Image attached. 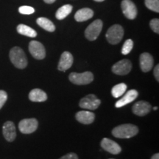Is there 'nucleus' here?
Wrapping results in <instances>:
<instances>
[{
	"label": "nucleus",
	"instance_id": "obj_22",
	"mask_svg": "<svg viewBox=\"0 0 159 159\" xmlns=\"http://www.w3.org/2000/svg\"><path fill=\"white\" fill-rule=\"evenodd\" d=\"M71 11H72V6L71 5H65L57 10L55 13V16L58 20L64 19L66 17L68 16V15L70 14Z\"/></svg>",
	"mask_w": 159,
	"mask_h": 159
},
{
	"label": "nucleus",
	"instance_id": "obj_21",
	"mask_svg": "<svg viewBox=\"0 0 159 159\" xmlns=\"http://www.w3.org/2000/svg\"><path fill=\"white\" fill-rule=\"evenodd\" d=\"M36 22L40 27H42L45 30L49 32H54L55 30V26L50 20L44 17H40L37 19Z\"/></svg>",
	"mask_w": 159,
	"mask_h": 159
},
{
	"label": "nucleus",
	"instance_id": "obj_32",
	"mask_svg": "<svg viewBox=\"0 0 159 159\" xmlns=\"http://www.w3.org/2000/svg\"><path fill=\"white\" fill-rule=\"evenodd\" d=\"M43 1H44L47 4H52V3L55 2V0H43Z\"/></svg>",
	"mask_w": 159,
	"mask_h": 159
},
{
	"label": "nucleus",
	"instance_id": "obj_16",
	"mask_svg": "<svg viewBox=\"0 0 159 159\" xmlns=\"http://www.w3.org/2000/svg\"><path fill=\"white\" fill-rule=\"evenodd\" d=\"M138 95V91L135 90V89H132V90L128 91V92H127V94H125V96H123L119 100L117 101L116 104H115V106H116V108H122V107L125 106V105H126L127 104H129V103L134 101L135 99L137 98Z\"/></svg>",
	"mask_w": 159,
	"mask_h": 159
},
{
	"label": "nucleus",
	"instance_id": "obj_7",
	"mask_svg": "<svg viewBox=\"0 0 159 159\" xmlns=\"http://www.w3.org/2000/svg\"><path fill=\"white\" fill-rule=\"evenodd\" d=\"M101 103V100L99 99L94 94H89L80 99L79 105L80 108L88 110H96Z\"/></svg>",
	"mask_w": 159,
	"mask_h": 159
},
{
	"label": "nucleus",
	"instance_id": "obj_30",
	"mask_svg": "<svg viewBox=\"0 0 159 159\" xmlns=\"http://www.w3.org/2000/svg\"><path fill=\"white\" fill-rule=\"evenodd\" d=\"M154 76L156 77V80L159 81V65L157 64L154 69Z\"/></svg>",
	"mask_w": 159,
	"mask_h": 159
},
{
	"label": "nucleus",
	"instance_id": "obj_14",
	"mask_svg": "<svg viewBox=\"0 0 159 159\" xmlns=\"http://www.w3.org/2000/svg\"><path fill=\"white\" fill-rule=\"evenodd\" d=\"M139 63H140L141 69H142L143 72H148L153 66V57L149 53L144 52L140 55Z\"/></svg>",
	"mask_w": 159,
	"mask_h": 159
},
{
	"label": "nucleus",
	"instance_id": "obj_11",
	"mask_svg": "<svg viewBox=\"0 0 159 159\" xmlns=\"http://www.w3.org/2000/svg\"><path fill=\"white\" fill-rule=\"evenodd\" d=\"M101 147L103 150L113 155L120 153L122 151L121 147L116 142L108 138H104L101 141Z\"/></svg>",
	"mask_w": 159,
	"mask_h": 159
},
{
	"label": "nucleus",
	"instance_id": "obj_12",
	"mask_svg": "<svg viewBox=\"0 0 159 159\" xmlns=\"http://www.w3.org/2000/svg\"><path fill=\"white\" fill-rule=\"evenodd\" d=\"M2 134L5 139L7 142H12L16 139V131L14 123L11 121H7L2 127Z\"/></svg>",
	"mask_w": 159,
	"mask_h": 159
},
{
	"label": "nucleus",
	"instance_id": "obj_23",
	"mask_svg": "<svg viewBox=\"0 0 159 159\" xmlns=\"http://www.w3.org/2000/svg\"><path fill=\"white\" fill-rule=\"evenodd\" d=\"M127 90V85L125 83H119L113 87L111 90V94L115 98H119L125 94Z\"/></svg>",
	"mask_w": 159,
	"mask_h": 159
},
{
	"label": "nucleus",
	"instance_id": "obj_31",
	"mask_svg": "<svg viewBox=\"0 0 159 159\" xmlns=\"http://www.w3.org/2000/svg\"><path fill=\"white\" fill-rule=\"evenodd\" d=\"M151 159H159V154L158 153L154 154L153 156H152V158H151Z\"/></svg>",
	"mask_w": 159,
	"mask_h": 159
},
{
	"label": "nucleus",
	"instance_id": "obj_2",
	"mask_svg": "<svg viewBox=\"0 0 159 159\" xmlns=\"http://www.w3.org/2000/svg\"><path fill=\"white\" fill-rule=\"evenodd\" d=\"M10 59L18 69H25L27 66V59L25 52L19 47H13L10 51Z\"/></svg>",
	"mask_w": 159,
	"mask_h": 159
},
{
	"label": "nucleus",
	"instance_id": "obj_33",
	"mask_svg": "<svg viewBox=\"0 0 159 159\" xmlns=\"http://www.w3.org/2000/svg\"><path fill=\"white\" fill-rule=\"evenodd\" d=\"M94 1H96V2H103L104 0H94Z\"/></svg>",
	"mask_w": 159,
	"mask_h": 159
},
{
	"label": "nucleus",
	"instance_id": "obj_8",
	"mask_svg": "<svg viewBox=\"0 0 159 159\" xmlns=\"http://www.w3.org/2000/svg\"><path fill=\"white\" fill-rule=\"evenodd\" d=\"M29 51L34 58L42 60L46 57V50L41 43L37 41H32L29 43Z\"/></svg>",
	"mask_w": 159,
	"mask_h": 159
},
{
	"label": "nucleus",
	"instance_id": "obj_18",
	"mask_svg": "<svg viewBox=\"0 0 159 159\" xmlns=\"http://www.w3.org/2000/svg\"><path fill=\"white\" fill-rule=\"evenodd\" d=\"M29 99L32 102H41L47 99V95L43 90L39 89H33L29 94Z\"/></svg>",
	"mask_w": 159,
	"mask_h": 159
},
{
	"label": "nucleus",
	"instance_id": "obj_15",
	"mask_svg": "<svg viewBox=\"0 0 159 159\" xmlns=\"http://www.w3.org/2000/svg\"><path fill=\"white\" fill-rule=\"evenodd\" d=\"M133 112L137 116H144L150 113L151 105L146 101H139L135 103L133 106Z\"/></svg>",
	"mask_w": 159,
	"mask_h": 159
},
{
	"label": "nucleus",
	"instance_id": "obj_5",
	"mask_svg": "<svg viewBox=\"0 0 159 159\" xmlns=\"http://www.w3.org/2000/svg\"><path fill=\"white\" fill-rule=\"evenodd\" d=\"M102 21L100 19H97L88 26L85 31V38L89 41H94L100 34L102 29Z\"/></svg>",
	"mask_w": 159,
	"mask_h": 159
},
{
	"label": "nucleus",
	"instance_id": "obj_26",
	"mask_svg": "<svg viewBox=\"0 0 159 159\" xmlns=\"http://www.w3.org/2000/svg\"><path fill=\"white\" fill-rule=\"evenodd\" d=\"M19 11L21 14L30 15L34 13L35 10L33 7H30V6H21L19 8Z\"/></svg>",
	"mask_w": 159,
	"mask_h": 159
},
{
	"label": "nucleus",
	"instance_id": "obj_29",
	"mask_svg": "<svg viewBox=\"0 0 159 159\" xmlns=\"http://www.w3.org/2000/svg\"><path fill=\"white\" fill-rule=\"evenodd\" d=\"M60 159H78V156H77V154L74 153V152H70V153H68L62 156Z\"/></svg>",
	"mask_w": 159,
	"mask_h": 159
},
{
	"label": "nucleus",
	"instance_id": "obj_6",
	"mask_svg": "<svg viewBox=\"0 0 159 159\" xmlns=\"http://www.w3.org/2000/svg\"><path fill=\"white\" fill-rule=\"evenodd\" d=\"M38 125L39 122L36 119H24L19 123V129L24 134H30L37 130Z\"/></svg>",
	"mask_w": 159,
	"mask_h": 159
},
{
	"label": "nucleus",
	"instance_id": "obj_19",
	"mask_svg": "<svg viewBox=\"0 0 159 159\" xmlns=\"http://www.w3.org/2000/svg\"><path fill=\"white\" fill-rule=\"evenodd\" d=\"M94 16V12L90 8H82L77 11L75 15V19L78 22L87 21Z\"/></svg>",
	"mask_w": 159,
	"mask_h": 159
},
{
	"label": "nucleus",
	"instance_id": "obj_28",
	"mask_svg": "<svg viewBox=\"0 0 159 159\" xmlns=\"http://www.w3.org/2000/svg\"><path fill=\"white\" fill-rule=\"evenodd\" d=\"M7 99V94L6 91L3 90H0V109L3 107Z\"/></svg>",
	"mask_w": 159,
	"mask_h": 159
},
{
	"label": "nucleus",
	"instance_id": "obj_13",
	"mask_svg": "<svg viewBox=\"0 0 159 159\" xmlns=\"http://www.w3.org/2000/svg\"><path fill=\"white\" fill-rule=\"evenodd\" d=\"M73 61H74V59H73L72 55L69 52H64L62 53L61 58H60L57 69L61 71L68 70L72 66Z\"/></svg>",
	"mask_w": 159,
	"mask_h": 159
},
{
	"label": "nucleus",
	"instance_id": "obj_25",
	"mask_svg": "<svg viewBox=\"0 0 159 159\" xmlns=\"http://www.w3.org/2000/svg\"><path fill=\"white\" fill-rule=\"evenodd\" d=\"M133 47H134V41L131 39H128L125 41V42L123 44L122 49V53L123 55H128L132 50Z\"/></svg>",
	"mask_w": 159,
	"mask_h": 159
},
{
	"label": "nucleus",
	"instance_id": "obj_20",
	"mask_svg": "<svg viewBox=\"0 0 159 159\" xmlns=\"http://www.w3.org/2000/svg\"><path fill=\"white\" fill-rule=\"evenodd\" d=\"M17 32L19 34L25 35V36L30 37V38H35L36 37L37 33L35 30L31 28L29 26H27L25 25H19L17 27Z\"/></svg>",
	"mask_w": 159,
	"mask_h": 159
},
{
	"label": "nucleus",
	"instance_id": "obj_34",
	"mask_svg": "<svg viewBox=\"0 0 159 159\" xmlns=\"http://www.w3.org/2000/svg\"><path fill=\"white\" fill-rule=\"evenodd\" d=\"M157 109H158V108H157V107H154V108H153V110H155V111L157 110Z\"/></svg>",
	"mask_w": 159,
	"mask_h": 159
},
{
	"label": "nucleus",
	"instance_id": "obj_4",
	"mask_svg": "<svg viewBox=\"0 0 159 159\" xmlns=\"http://www.w3.org/2000/svg\"><path fill=\"white\" fill-rule=\"evenodd\" d=\"M69 80L75 85H87L94 80V75L91 71L83 73L72 72L69 75Z\"/></svg>",
	"mask_w": 159,
	"mask_h": 159
},
{
	"label": "nucleus",
	"instance_id": "obj_1",
	"mask_svg": "<svg viewBox=\"0 0 159 159\" xmlns=\"http://www.w3.org/2000/svg\"><path fill=\"white\" fill-rule=\"evenodd\" d=\"M139 128L132 124H123L113 129V136L118 139H130L138 134Z\"/></svg>",
	"mask_w": 159,
	"mask_h": 159
},
{
	"label": "nucleus",
	"instance_id": "obj_9",
	"mask_svg": "<svg viewBox=\"0 0 159 159\" xmlns=\"http://www.w3.org/2000/svg\"><path fill=\"white\" fill-rule=\"evenodd\" d=\"M132 63L128 59H123L112 66V71L118 75H126L131 71Z\"/></svg>",
	"mask_w": 159,
	"mask_h": 159
},
{
	"label": "nucleus",
	"instance_id": "obj_24",
	"mask_svg": "<svg viewBox=\"0 0 159 159\" xmlns=\"http://www.w3.org/2000/svg\"><path fill=\"white\" fill-rule=\"evenodd\" d=\"M144 2L148 9L159 13V0H145Z\"/></svg>",
	"mask_w": 159,
	"mask_h": 159
},
{
	"label": "nucleus",
	"instance_id": "obj_35",
	"mask_svg": "<svg viewBox=\"0 0 159 159\" xmlns=\"http://www.w3.org/2000/svg\"><path fill=\"white\" fill-rule=\"evenodd\" d=\"M110 159H114V158H110Z\"/></svg>",
	"mask_w": 159,
	"mask_h": 159
},
{
	"label": "nucleus",
	"instance_id": "obj_3",
	"mask_svg": "<svg viewBox=\"0 0 159 159\" xmlns=\"http://www.w3.org/2000/svg\"><path fill=\"white\" fill-rule=\"evenodd\" d=\"M124 35V30L121 25L111 26L106 33V39L111 44H117L122 41Z\"/></svg>",
	"mask_w": 159,
	"mask_h": 159
},
{
	"label": "nucleus",
	"instance_id": "obj_17",
	"mask_svg": "<svg viewBox=\"0 0 159 159\" xmlns=\"http://www.w3.org/2000/svg\"><path fill=\"white\" fill-rule=\"evenodd\" d=\"M75 118L79 122L84 125L91 124L94 121L95 115L94 113L90 111H81L77 112L75 115Z\"/></svg>",
	"mask_w": 159,
	"mask_h": 159
},
{
	"label": "nucleus",
	"instance_id": "obj_27",
	"mask_svg": "<svg viewBox=\"0 0 159 159\" xmlns=\"http://www.w3.org/2000/svg\"><path fill=\"white\" fill-rule=\"evenodd\" d=\"M150 26L151 29L156 33H159V19H153L150 21Z\"/></svg>",
	"mask_w": 159,
	"mask_h": 159
},
{
	"label": "nucleus",
	"instance_id": "obj_10",
	"mask_svg": "<svg viewBox=\"0 0 159 159\" xmlns=\"http://www.w3.org/2000/svg\"><path fill=\"white\" fill-rule=\"evenodd\" d=\"M123 14L128 19H136L137 16V8L135 4L131 0H123L121 3Z\"/></svg>",
	"mask_w": 159,
	"mask_h": 159
}]
</instances>
